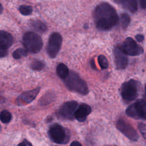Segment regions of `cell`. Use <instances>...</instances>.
I'll return each mask as SVG.
<instances>
[{"instance_id":"1","label":"cell","mask_w":146,"mask_h":146,"mask_svg":"<svg viewBox=\"0 0 146 146\" xmlns=\"http://www.w3.org/2000/svg\"><path fill=\"white\" fill-rule=\"evenodd\" d=\"M94 19L96 27L103 31L111 29L119 22L116 11L113 6L106 2L101 3L95 7Z\"/></svg>"},{"instance_id":"2","label":"cell","mask_w":146,"mask_h":146,"mask_svg":"<svg viewBox=\"0 0 146 146\" xmlns=\"http://www.w3.org/2000/svg\"><path fill=\"white\" fill-rule=\"evenodd\" d=\"M67 87L71 91L79 94L86 95L88 93V88L86 82L75 72H71L64 79Z\"/></svg>"},{"instance_id":"3","label":"cell","mask_w":146,"mask_h":146,"mask_svg":"<svg viewBox=\"0 0 146 146\" xmlns=\"http://www.w3.org/2000/svg\"><path fill=\"white\" fill-rule=\"evenodd\" d=\"M24 47L28 52L32 53L38 52L42 48L43 41L41 37L34 32L26 33L22 38Z\"/></svg>"},{"instance_id":"4","label":"cell","mask_w":146,"mask_h":146,"mask_svg":"<svg viewBox=\"0 0 146 146\" xmlns=\"http://www.w3.org/2000/svg\"><path fill=\"white\" fill-rule=\"evenodd\" d=\"M48 135L53 142L59 144H65L70 140L69 133L67 131V129L56 123L50 127Z\"/></svg>"},{"instance_id":"5","label":"cell","mask_w":146,"mask_h":146,"mask_svg":"<svg viewBox=\"0 0 146 146\" xmlns=\"http://www.w3.org/2000/svg\"><path fill=\"white\" fill-rule=\"evenodd\" d=\"M139 86V82L134 79H130L123 83L120 92L123 99L126 102L134 100L138 95Z\"/></svg>"},{"instance_id":"6","label":"cell","mask_w":146,"mask_h":146,"mask_svg":"<svg viewBox=\"0 0 146 146\" xmlns=\"http://www.w3.org/2000/svg\"><path fill=\"white\" fill-rule=\"evenodd\" d=\"M125 113L133 119L146 120V102L142 99L137 100L127 108Z\"/></svg>"},{"instance_id":"7","label":"cell","mask_w":146,"mask_h":146,"mask_svg":"<svg viewBox=\"0 0 146 146\" xmlns=\"http://www.w3.org/2000/svg\"><path fill=\"white\" fill-rule=\"evenodd\" d=\"M62 43V36L57 32L53 33L49 37L47 46V52L51 58L56 56L60 50Z\"/></svg>"},{"instance_id":"8","label":"cell","mask_w":146,"mask_h":146,"mask_svg":"<svg viewBox=\"0 0 146 146\" xmlns=\"http://www.w3.org/2000/svg\"><path fill=\"white\" fill-rule=\"evenodd\" d=\"M116 125L117 129L128 139L133 141L138 140L139 136L137 132L128 121L122 118H120L116 121Z\"/></svg>"},{"instance_id":"9","label":"cell","mask_w":146,"mask_h":146,"mask_svg":"<svg viewBox=\"0 0 146 146\" xmlns=\"http://www.w3.org/2000/svg\"><path fill=\"white\" fill-rule=\"evenodd\" d=\"M121 47L124 52L130 56H137L144 52V49L131 37L127 38Z\"/></svg>"},{"instance_id":"10","label":"cell","mask_w":146,"mask_h":146,"mask_svg":"<svg viewBox=\"0 0 146 146\" xmlns=\"http://www.w3.org/2000/svg\"><path fill=\"white\" fill-rule=\"evenodd\" d=\"M78 103L74 100L65 102L58 110V116L64 119H72L74 117V113L78 107Z\"/></svg>"},{"instance_id":"11","label":"cell","mask_w":146,"mask_h":146,"mask_svg":"<svg viewBox=\"0 0 146 146\" xmlns=\"http://www.w3.org/2000/svg\"><path fill=\"white\" fill-rule=\"evenodd\" d=\"M113 52L116 68L118 70L125 69L128 66V60L127 55L124 52L121 46H115Z\"/></svg>"},{"instance_id":"12","label":"cell","mask_w":146,"mask_h":146,"mask_svg":"<svg viewBox=\"0 0 146 146\" xmlns=\"http://www.w3.org/2000/svg\"><path fill=\"white\" fill-rule=\"evenodd\" d=\"M40 87L26 91L22 93L16 100V103L19 106H25L31 103L36 97L40 91Z\"/></svg>"},{"instance_id":"13","label":"cell","mask_w":146,"mask_h":146,"mask_svg":"<svg viewBox=\"0 0 146 146\" xmlns=\"http://www.w3.org/2000/svg\"><path fill=\"white\" fill-rule=\"evenodd\" d=\"M91 112V108L86 103L80 104L74 113V117L80 122L84 121Z\"/></svg>"},{"instance_id":"14","label":"cell","mask_w":146,"mask_h":146,"mask_svg":"<svg viewBox=\"0 0 146 146\" xmlns=\"http://www.w3.org/2000/svg\"><path fill=\"white\" fill-rule=\"evenodd\" d=\"M13 43V38L12 35L5 31H0V47L7 49Z\"/></svg>"},{"instance_id":"15","label":"cell","mask_w":146,"mask_h":146,"mask_svg":"<svg viewBox=\"0 0 146 146\" xmlns=\"http://www.w3.org/2000/svg\"><path fill=\"white\" fill-rule=\"evenodd\" d=\"M121 5L130 12L134 13L137 10V0H123Z\"/></svg>"},{"instance_id":"16","label":"cell","mask_w":146,"mask_h":146,"mask_svg":"<svg viewBox=\"0 0 146 146\" xmlns=\"http://www.w3.org/2000/svg\"><path fill=\"white\" fill-rule=\"evenodd\" d=\"M56 73L60 78L64 80L68 75L70 71L66 65L60 63L56 67Z\"/></svg>"},{"instance_id":"17","label":"cell","mask_w":146,"mask_h":146,"mask_svg":"<svg viewBox=\"0 0 146 146\" xmlns=\"http://www.w3.org/2000/svg\"><path fill=\"white\" fill-rule=\"evenodd\" d=\"M31 26L33 29L39 33H44L47 30L46 25L40 21H33L31 23Z\"/></svg>"},{"instance_id":"18","label":"cell","mask_w":146,"mask_h":146,"mask_svg":"<svg viewBox=\"0 0 146 146\" xmlns=\"http://www.w3.org/2000/svg\"><path fill=\"white\" fill-rule=\"evenodd\" d=\"M28 54V51L25 48H17L13 53V56L16 59H20L22 56H26Z\"/></svg>"},{"instance_id":"19","label":"cell","mask_w":146,"mask_h":146,"mask_svg":"<svg viewBox=\"0 0 146 146\" xmlns=\"http://www.w3.org/2000/svg\"><path fill=\"white\" fill-rule=\"evenodd\" d=\"M12 116L7 110H3L0 113V120L3 123H8L11 120Z\"/></svg>"},{"instance_id":"20","label":"cell","mask_w":146,"mask_h":146,"mask_svg":"<svg viewBox=\"0 0 146 146\" xmlns=\"http://www.w3.org/2000/svg\"><path fill=\"white\" fill-rule=\"evenodd\" d=\"M120 20L122 27L123 29H126L130 23L131 18L129 15L127 13H123L120 15Z\"/></svg>"},{"instance_id":"21","label":"cell","mask_w":146,"mask_h":146,"mask_svg":"<svg viewBox=\"0 0 146 146\" xmlns=\"http://www.w3.org/2000/svg\"><path fill=\"white\" fill-rule=\"evenodd\" d=\"M98 63L102 70H105L108 67V62L107 59L103 55H100L98 58Z\"/></svg>"},{"instance_id":"22","label":"cell","mask_w":146,"mask_h":146,"mask_svg":"<svg viewBox=\"0 0 146 146\" xmlns=\"http://www.w3.org/2000/svg\"><path fill=\"white\" fill-rule=\"evenodd\" d=\"M30 67L34 70L39 71L42 70L44 67V63L42 61L38 60H34L31 62L30 64Z\"/></svg>"},{"instance_id":"23","label":"cell","mask_w":146,"mask_h":146,"mask_svg":"<svg viewBox=\"0 0 146 146\" xmlns=\"http://www.w3.org/2000/svg\"><path fill=\"white\" fill-rule=\"evenodd\" d=\"M19 12L23 15H29L32 13L33 8L29 5H21L19 8Z\"/></svg>"},{"instance_id":"24","label":"cell","mask_w":146,"mask_h":146,"mask_svg":"<svg viewBox=\"0 0 146 146\" xmlns=\"http://www.w3.org/2000/svg\"><path fill=\"white\" fill-rule=\"evenodd\" d=\"M138 127L141 135L146 140V124L141 123L139 124Z\"/></svg>"},{"instance_id":"25","label":"cell","mask_w":146,"mask_h":146,"mask_svg":"<svg viewBox=\"0 0 146 146\" xmlns=\"http://www.w3.org/2000/svg\"><path fill=\"white\" fill-rule=\"evenodd\" d=\"M7 54V49L2 48L0 47V58L4 57L6 56Z\"/></svg>"},{"instance_id":"26","label":"cell","mask_w":146,"mask_h":146,"mask_svg":"<svg viewBox=\"0 0 146 146\" xmlns=\"http://www.w3.org/2000/svg\"><path fill=\"white\" fill-rule=\"evenodd\" d=\"M135 38H136V40L138 41L139 42H141L144 40V35H143L141 34H137L135 36Z\"/></svg>"},{"instance_id":"27","label":"cell","mask_w":146,"mask_h":146,"mask_svg":"<svg viewBox=\"0 0 146 146\" xmlns=\"http://www.w3.org/2000/svg\"><path fill=\"white\" fill-rule=\"evenodd\" d=\"M140 5V7L142 9H146V0H138Z\"/></svg>"},{"instance_id":"28","label":"cell","mask_w":146,"mask_h":146,"mask_svg":"<svg viewBox=\"0 0 146 146\" xmlns=\"http://www.w3.org/2000/svg\"><path fill=\"white\" fill-rule=\"evenodd\" d=\"M18 145H31L32 144L29 141L25 140L23 141H22V143H19Z\"/></svg>"},{"instance_id":"29","label":"cell","mask_w":146,"mask_h":146,"mask_svg":"<svg viewBox=\"0 0 146 146\" xmlns=\"http://www.w3.org/2000/svg\"><path fill=\"white\" fill-rule=\"evenodd\" d=\"M71 145H73V146H76V145H82V144L79 143V142H78V141H73V142H72L71 143V144H70Z\"/></svg>"},{"instance_id":"30","label":"cell","mask_w":146,"mask_h":146,"mask_svg":"<svg viewBox=\"0 0 146 146\" xmlns=\"http://www.w3.org/2000/svg\"><path fill=\"white\" fill-rule=\"evenodd\" d=\"M91 67H92V68L93 69H95V68H96V66H95V63H94V60H92V61L91 62Z\"/></svg>"},{"instance_id":"31","label":"cell","mask_w":146,"mask_h":146,"mask_svg":"<svg viewBox=\"0 0 146 146\" xmlns=\"http://www.w3.org/2000/svg\"><path fill=\"white\" fill-rule=\"evenodd\" d=\"M115 2L117 3H119V4H121V3L122 2L123 0H113Z\"/></svg>"},{"instance_id":"32","label":"cell","mask_w":146,"mask_h":146,"mask_svg":"<svg viewBox=\"0 0 146 146\" xmlns=\"http://www.w3.org/2000/svg\"><path fill=\"white\" fill-rule=\"evenodd\" d=\"M3 6H2V4L0 3V14L2 13V11H3Z\"/></svg>"},{"instance_id":"33","label":"cell","mask_w":146,"mask_h":146,"mask_svg":"<svg viewBox=\"0 0 146 146\" xmlns=\"http://www.w3.org/2000/svg\"><path fill=\"white\" fill-rule=\"evenodd\" d=\"M145 97H146V84L145 86Z\"/></svg>"},{"instance_id":"34","label":"cell","mask_w":146,"mask_h":146,"mask_svg":"<svg viewBox=\"0 0 146 146\" xmlns=\"http://www.w3.org/2000/svg\"><path fill=\"white\" fill-rule=\"evenodd\" d=\"M1 125H0V132H1Z\"/></svg>"}]
</instances>
